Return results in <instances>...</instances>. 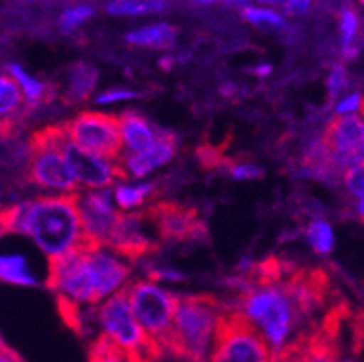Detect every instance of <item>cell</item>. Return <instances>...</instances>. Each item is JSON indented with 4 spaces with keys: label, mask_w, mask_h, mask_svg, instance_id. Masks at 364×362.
I'll return each instance as SVG.
<instances>
[{
    "label": "cell",
    "mask_w": 364,
    "mask_h": 362,
    "mask_svg": "<svg viewBox=\"0 0 364 362\" xmlns=\"http://www.w3.org/2000/svg\"><path fill=\"white\" fill-rule=\"evenodd\" d=\"M56 307H58V312H60L64 323L68 324L71 330H75L78 335L84 334L85 323L84 314H82L80 310V304L73 303V301H69L64 295H56Z\"/></svg>",
    "instance_id": "484cf974"
},
{
    "label": "cell",
    "mask_w": 364,
    "mask_h": 362,
    "mask_svg": "<svg viewBox=\"0 0 364 362\" xmlns=\"http://www.w3.org/2000/svg\"><path fill=\"white\" fill-rule=\"evenodd\" d=\"M98 321L104 328V334L112 343L124 348L136 361L156 362L164 353L156 341L149 337L140 323L134 319L127 299H125L124 288L102 304L98 310Z\"/></svg>",
    "instance_id": "52a82bcc"
},
{
    "label": "cell",
    "mask_w": 364,
    "mask_h": 362,
    "mask_svg": "<svg viewBox=\"0 0 364 362\" xmlns=\"http://www.w3.org/2000/svg\"><path fill=\"white\" fill-rule=\"evenodd\" d=\"M22 219L18 234L31 235L48 257L73 250L80 243L82 223L76 194L44 196L21 203Z\"/></svg>",
    "instance_id": "3957f363"
},
{
    "label": "cell",
    "mask_w": 364,
    "mask_h": 362,
    "mask_svg": "<svg viewBox=\"0 0 364 362\" xmlns=\"http://www.w3.org/2000/svg\"><path fill=\"white\" fill-rule=\"evenodd\" d=\"M178 151V139L171 132L158 131L156 142L147 151L129 154L124 159H120L124 165L125 172H131L134 178H144L149 172L154 171L156 167H161L167 161L174 158Z\"/></svg>",
    "instance_id": "9a60e30c"
},
{
    "label": "cell",
    "mask_w": 364,
    "mask_h": 362,
    "mask_svg": "<svg viewBox=\"0 0 364 362\" xmlns=\"http://www.w3.org/2000/svg\"><path fill=\"white\" fill-rule=\"evenodd\" d=\"M118 122H120L122 144H125V147L131 151V154L147 151L156 142L158 132L140 115L125 112V115L118 116Z\"/></svg>",
    "instance_id": "2e32d148"
},
{
    "label": "cell",
    "mask_w": 364,
    "mask_h": 362,
    "mask_svg": "<svg viewBox=\"0 0 364 362\" xmlns=\"http://www.w3.org/2000/svg\"><path fill=\"white\" fill-rule=\"evenodd\" d=\"M26 109V98L13 76L0 75V124L18 122V115Z\"/></svg>",
    "instance_id": "ac0fdd59"
},
{
    "label": "cell",
    "mask_w": 364,
    "mask_h": 362,
    "mask_svg": "<svg viewBox=\"0 0 364 362\" xmlns=\"http://www.w3.org/2000/svg\"><path fill=\"white\" fill-rule=\"evenodd\" d=\"M243 16L250 24L264 26V28H283L284 24L283 16L279 13L267 8H245Z\"/></svg>",
    "instance_id": "83f0119b"
},
{
    "label": "cell",
    "mask_w": 364,
    "mask_h": 362,
    "mask_svg": "<svg viewBox=\"0 0 364 362\" xmlns=\"http://www.w3.org/2000/svg\"><path fill=\"white\" fill-rule=\"evenodd\" d=\"M310 245L317 254H328L333 247V232L326 221H314L309 227Z\"/></svg>",
    "instance_id": "4316f807"
},
{
    "label": "cell",
    "mask_w": 364,
    "mask_h": 362,
    "mask_svg": "<svg viewBox=\"0 0 364 362\" xmlns=\"http://www.w3.org/2000/svg\"><path fill=\"white\" fill-rule=\"evenodd\" d=\"M344 85H346V71H344V68H341V65H336L332 71V75H330V78H328L330 96H332V98H336V96L343 91Z\"/></svg>",
    "instance_id": "d6a6232c"
},
{
    "label": "cell",
    "mask_w": 364,
    "mask_h": 362,
    "mask_svg": "<svg viewBox=\"0 0 364 362\" xmlns=\"http://www.w3.org/2000/svg\"><path fill=\"white\" fill-rule=\"evenodd\" d=\"M0 235H2V232H0Z\"/></svg>",
    "instance_id": "60d3db41"
},
{
    "label": "cell",
    "mask_w": 364,
    "mask_h": 362,
    "mask_svg": "<svg viewBox=\"0 0 364 362\" xmlns=\"http://www.w3.org/2000/svg\"><path fill=\"white\" fill-rule=\"evenodd\" d=\"M91 15H92V9L89 8V6H78V8L68 9V11L60 16L62 29H64L65 33L73 31V29L78 28V26H80L82 22H85Z\"/></svg>",
    "instance_id": "f546056e"
},
{
    "label": "cell",
    "mask_w": 364,
    "mask_h": 362,
    "mask_svg": "<svg viewBox=\"0 0 364 362\" xmlns=\"http://www.w3.org/2000/svg\"><path fill=\"white\" fill-rule=\"evenodd\" d=\"M344 183L350 194L357 199V214L363 221V164H357L344 171Z\"/></svg>",
    "instance_id": "f1b7e54d"
},
{
    "label": "cell",
    "mask_w": 364,
    "mask_h": 362,
    "mask_svg": "<svg viewBox=\"0 0 364 362\" xmlns=\"http://www.w3.org/2000/svg\"><path fill=\"white\" fill-rule=\"evenodd\" d=\"M207 362H272V350L237 308L225 304L216 321Z\"/></svg>",
    "instance_id": "5b68a950"
},
{
    "label": "cell",
    "mask_w": 364,
    "mask_h": 362,
    "mask_svg": "<svg viewBox=\"0 0 364 362\" xmlns=\"http://www.w3.org/2000/svg\"><path fill=\"white\" fill-rule=\"evenodd\" d=\"M225 304L210 294L178 297L172 328L161 341V351H168L187 362H207L210 339Z\"/></svg>",
    "instance_id": "277c9868"
},
{
    "label": "cell",
    "mask_w": 364,
    "mask_h": 362,
    "mask_svg": "<svg viewBox=\"0 0 364 362\" xmlns=\"http://www.w3.org/2000/svg\"><path fill=\"white\" fill-rule=\"evenodd\" d=\"M257 2H267V4H272V6L284 4V0H257Z\"/></svg>",
    "instance_id": "74e56055"
},
{
    "label": "cell",
    "mask_w": 364,
    "mask_h": 362,
    "mask_svg": "<svg viewBox=\"0 0 364 362\" xmlns=\"http://www.w3.org/2000/svg\"><path fill=\"white\" fill-rule=\"evenodd\" d=\"M160 241H196L207 238L200 212L178 201H160L145 208Z\"/></svg>",
    "instance_id": "30bf717a"
},
{
    "label": "cell",
    "mask_w": 364,
    "mask_h": 362,
    "mask_svg": "<svg viewBox=\"0 0 364 362\" xmlns=\"http://www.w3.org/2000/svg\"><path fill=\"white\" fill-rule=\"evenodd\" d=\"M312 0H284V8L287 11L296 15V13H306L309 11Z\"/></svg>",
    "instance_id": "e575fe53"
},
{
    "label": "cell",
    "mask_w": 364,
    "mask_h": 362,
    "mask_svg": "<svg viewBox=\"0 0 364 362\" xmlns=\"http://www.w3.org/2000/svg\"><path fill=\"white\" fill-rule=\"evenodd\" d=\"M76 207H78L82 223V238L76 247L87 248V250L104 248L105 239L118 218V212L112 208L107 192L76 194Z\"/></svg>",
    "instance_id": "4fadbf2b"
},
{
    "label": "cell",
    "mask_w": 364,
    "mask_h": 362,
    "mask_svg": "<svg viewBox=\"0 0 364 362\" xmlns=\"http://www.w3.org/2000/svg\"><path fill=\"white\" fill-rule=\"evenodd\" d=\"M97 69L87 64H76L69 71V87L64 100L68 104H78L91 96L97 85Z\"/></svg>",
    "instance_id": "d6986e66"
},
{
    "label": "cell",
    "mask_w": 364,
    "mask_h": 362,
    "mask_svg": "<svg viewBox=\"0 0 364 362\" xmlns=\"http://www.w3.org/2000/svg\"><path fill=\"white\" fill-rule=\"evenodd\" d=\"M152 191H154V187L151 183L122 185L117 188V203L124 211H131V208H136L138 205L144 203Z\"/></svg>",
    "instance_id": "cb8c5ba5"
},
{
    "label": "cell",
    "mask_w": 364,
    "mask_h": 362,
    "mask_svg": "<svg viewBox=\"0 0 364 362\" xmlns=\"http://www.w3.org/2000/svg\"><path fill=\"white\" fill-rule=\"evenodd\" d=\"M355 111L359 112V115H360V111H363V96H360L359 92H355V95H350L348 98L341 100L336 107L337 116L355 115Z\"/></svg>",
    "instance_id": "4dcf8cb0"
},
{
    "label": "cell",
    "mask_w": 364,
    "mask_h": 362,
    "mask_svg": "<svg viewBox=\"0 0 364 362\" xmlns=\"http://www.w3.org/2000/svg\"><path fill=\"white\" fill-rule=\"evenodd\" d=\"M147 228H154L151 219L144 212H122L117 223L109 232L104 247H109L112 254L136 261L144 255L152 254L160 248V241L147 234Z\"/></svg>",
    "instance_id": "8fae6325"
},
{
    "label": "cell",
    "mask_w": 364,
    "mask_h": 362,
    "mask_svg": "<svg viewBox=\"0 0 364 362\" xmlns=\"http://www.w3.org/2000/svg\"><path fill=\"white\" fill-rule=\"evenodd\" d=\"M9 73L13 75V80L18 84V87L22 89V92H24L28 109L36 107V105L44 104L49 98H53V96H49V89L46 87L44 84H41L38 80L29 76L28 73L22 68H18V65H9Z\"/></svg>",
    "instance_id": "7402d4cb"
},
{
    "label": "cell",
    "mask_w": 364,
    "mask_h": 362,
    "mask_svg": "<svg viewBox=\"0 0 364 362\" xmlns=\"http://www.w3.org/2000/svg\"><path fill=\"white\" fill-rule=\"evenodd\" d=\"M333 362H359V361H355V358H337V361H333Z\"/></svg>",
    "instance_id": "ab89813d"
},
{
    "label": "cell",
    "mask_w": 364,
    "mask_h": 362,
    "mask_svg": "<svg viewBox=\"0 0 364 362\" xmlns=\"http://www.w3.org/2000/svg\"><path fill=\"white\" fill-rule=\"evenodd\" d=\"M198 2H241V0H198Z\"/></svg>",
    "instance_id": "f35d334b"
},
{
    "label": "cell",
    "mask_w": 364,
    "mask_h": 362,
    "mask_svg": "<svg viewBox=\"0 0 364 362\" xmlns=\"http://www.w3.org/2000/svg\"><path fill=\"white\" fill-rule=\"evenodd\" d=\"M71 144L100 158L118 161L122 154V136L118 116L104 112H80L64 124Z\"/></svg>",
    "instance_id": "9c48e42d"
},
{
    "label": "cell",
    "mask_w": 364,
    "mask_h": 362,
    "mask_svg": "<svg viewBox=\"0 0 364 362\" xmlns=\"http://www.w3.org/2000/svg\"><path fill=\"white\" fill-rule=\"evenodd\" d=\"M0 281L18 287H36V279L29 274L26 259L18 254L0 257Z\"/></svg>",
    "instance_id": "44dd1931"
},
{
    "label": "cell",
    "mask_w": 364,
    "mask_h": 362,
    "mask_svg": "<svg viewBox=\"0 0 364 362\" xmlns=\"http://www.w3.org/2000/svg\"><path fill=\"white\" fill-rule=\"evenodd\" d=\"M232 307L237 308L259 330L272 353L292 341L297 328L310 323L301 312L289 284L284 283V277L274 284L245 288Z\"/></svg>",
    "instance_id": "7a4b0ae2"
},
{
    "label": "cell",
    "mask_w": 364,
    "mask_h": 362,
    "mask_svg": "<svg viewBox=\"0 0 364 362\" xmlns=\"http://www.w3.org/2000/svg\"><path fill=\"white\" fill-rule=\"evenodd\" d=\"M167 0H112L107 4V11L112 15H147L164 11Z\"/></svg>",
    "instance_id": "603a6c76"
},
{
    "label": "cell",
    "mask_w": 364,
    "mask_h": 362,
    "mask_svg": "<svg viewBox=\"0 0 364 362\" xmlns=\"http://www.w3.org/2000/svg\"><path fill=\"white\" fill-rule=\"evenodd\" d=\"M178 29L171 24H154L149 28H141L127 35V42L132 46L151 49H171L176 40Z\"/></svg>",
    "instance_id": "e0dca14e"
},
{
    "label": "cell",
    "mask_w": 364,
    "mask_h": 362,
    "mask_svg": "<svg viewBox=\"0 0 364 362\" xmlns=\"http://www.w3.org/2000/svg\"><path fill=\"white\" fill-rule=\"evenodd\" d=\"M129 308L145 334L161 344L172 328L178 295L164 290L154 281H132L124 288Z\"/></svg>",
    "instance_id": "ba28073f"
},
{
    "label": "cell",
    "mask_w": 364,
    "mask_h": 362,
    "mask_svg": "<svg viewBox=\"0 0 364 362\" xmlns=\"http://www.w3.org/2000/svg\"><path fill=\"white\" fill-rule=\"evenodd\" d=\"M0 362H24V358L0 339Z\"/></svg>",
    "instance_id": "d590c367"
},
{
    "label": "cell",
    "mask_w": 364,
    "mask_h": 362,
    "mask_svg": "<svg viewBox=\"0 0 364 362\" xmlns=\"http://www.w3.org/2000/svg\"><path fill=\"white\" fill-rule=\"evenodd\" d=\"M68 139L64 125H49L29 138L28 174L33 183L53 191H75L76 179L64 156Z\"/></svg>",
    "instance_id": "8992f818"
},
{
    "label": "cell",
    "mask_w": 364,
    "mask_h": 362,
    "mask_svg": "<svg viewBox=\"0 0 364 362\" xmlns=\"http://www.w3.org/2000/svg\"><path fill=\"white\" fill-rule=\"evenodd\" d=\"M304 169L310 172L312 176L319 179H326V181H333L339 176L341 169L337 167V164L333 161L332 156L328 154V151L323 147L319 139L316 144L309 149V152L304 154L303 159Z\"/></svg>",
    "instance_id": "ffe728a7"
},
{
    "label": "cell",
    "mask_w": 364,
    "mask_h": 362,
    "mask_svg": "<svg viewBox=\"0 0 364 362\" xmlns=\"http://www.w3.org/2000/svg\"><path fill=\"white\" fill-rule=\"evenodd\" d=\"M364 127L360 115H341L326 125L319 139L341 171L363 164Z\"/></svg>",
    "instance_id": "7c38bea8"
},
{
    "label": "cell",
    "mask_w": 364,
    "mask_h": 362,
    "mask_svg": "<svg viewBox=\"0 0 364 362\" xmlns=\"http://www.w3.org/2000/svg\"><path fill=\"white\" fill-rule=\"evenodd\" d=\"M268 73H270V65H261L259 69H256V75H259V76L268 75Z\"/></svg>",
    "instance_id": "8d00e7d4"
},
{
    "label": "cell",
    "mask_w": 364,
    "mask_h": 362,
    "mask_svg": "<svg viewBox=\"0 0 364 362\" xmlns=\"http://www.w3.org/2000/svg\"><path fill=\"white\" fill-rule=\"evenodd\" d=\"M359 29V16L352 8L343 9L341 13V35H343V49L346 56L357 55L355 35Z\"/></svg>",
    "instance_id": "d4e9b609"
},
{
    "label": "cell",
    "mask_w": 364,
    "mask_h": 362,
    "mask_svg": "<svg viewBox=\"0 0 364 362\" xmlns=\"http://www.w3.org/2000/svg\"><path fill=\"white\" fill-rule=\"evenodd\" d=\"M131 268L100 250L75 247L49 257L48 288L76 304H97L125 283Z\"/></svg>",
    "instance_id": "6da1fadb"
},
{
    "label": "cell",
    "mask_w": 364,
    "mask_h": 362,
    "mask_svg": "<svg viewBox=\"0 0 364 362\" xmlns=\"http://www.w3.org/2000/svg\"><path fill=\"white\" fill-rule=\"evenodd\" d=\"M64 156L68 159L69 167H71L76 183L84 185V187H109L114 181L127 179V172H125L120 159L111 161V159L82 151L71 144V139L65 142Z\"/></svg>",
    "instance_id": "5bb4252c"
},
{
    "label": "cell",
    "mask_w": 364,
    "mask_h": 362,
    "mask_svg": "<svg viewBox=\"0 0 364 362\" xmlns=\"http://www.w3.org/2000/svg\"><path fill=\"white\" fill-rule=\"evenodd\" d=\"M228 171L236 179H254L263 174L259 167L250 164H230L228 165Z\"/></svg>",
    "instance_id": "1f68e13d"
},
{
    "label": "cell",
    "mask_w": 364,
    "mask_h": 362,
    "mask_svg": "<svg viewBox=\"0 0 364 362\" xmlns=\"http://www.w3.org/2000/svg\"><path fill=\"white\" fill-rule=\"evenodd\" d=\"M134 92L132 91H109L104 92L102 96H98V104H112V102H118V100H127V98H134Z\"/></svg>",
    "instance_id": "836d02e7"
}]
</instances>
